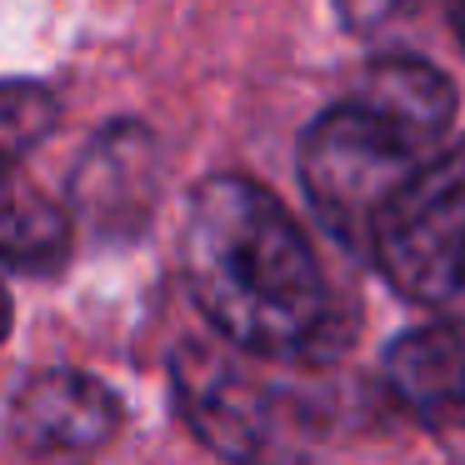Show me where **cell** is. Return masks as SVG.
I'll return each instance as SVG.
<instances>
[{
	"instance_id": "obj_1",
	"label": "cell",
	"mask_w": 465,
	"mask_h": 465,
	"mask_svg": "<svg viewBox=\"0 0 465 465\" xmlns=\"http://www.w3.org/2000/svg\"><path fill=\"white\" fill-rule=\"evenodd\" d=\"M181 275L211 331L251 361L325 365L351 335L315 245L261 181L211 175L195 185Z\"/></svg>"
},
{
	"instance_id": "obj_2",
	"label": "cell",
	"mask_w": 465,
	"mask_h": 465,
	"mask_svg": "<svg viewBox=\"0 0 465 465\" xmlns=\"http://www.w3.org/2000/svg\"><path fill=\"white\" fill-rule=\"evenodd\" d=\"M171 381L185 425L231 465H305L321 445L315 405L261 375L251 355L231 345L185 341Z\"/></svg>"
},
{
	"instance_id": "obj_3",
	"label": "cell",
	"mask_w": 465,
	"mask_h": 465,
	"mask_svg": "<svg viewBox=\"0 0 465 465\" xmlns=\"http://www.w3.org/2000/svg\"><path fill=\"white\" fill-rule=\"evenodd\" d=\"M375 271L411 305L465 321V141L425 155L371 231Z\"/></svg>"
},
{
	"instance_id": "obj_4",
	"label": "cell",
	"mask_w": 465,
	"mask_h": 465,
	"mask_svg": "<svg viewBox=\"0 0 465 465\" xmlns=\"http://www.w3.org/2000/svg\"><path fill=\"white\" fill-rule=\"evenodd\" d=\"M425 155H415L385 121H375L365 105L345 101L315 115L301 135V185L315 205L321 225L345 245L365 255L371 231L391 195L411 181Z\"/></svg>"
},
{
	"instance_id": "obj_5",
	"label": "cell",
	"mask_w": 465,
	"mask_h": 465,
	"mask_svg": "<svg viewBox=\"0 0 465 465\" xmlns=\"http://www.w3.org/2000/svg\"><path fill=\"white\" fill-rule=\"evenodd\" d=\"M161 201V145L141 121H111L71 175L75 221L101 241L141 235Z\"/></svg>"
},
{
	"instance_id": "obj_6",
	"label": "cell",
	"mask_w": 465,
	"mask_h": 465,
	"mask_svg": "<svg viewBox=\"0 0 465 465\" xmlns=\"http://www.w3.org/2000/svg\"><path fill=\"white\" fill-rule=\"evenodd\" d=\"M121 430V401L85 371H35L11 401V435L41 460L101 455Z\"/></svg>"
},
{
	"instance_id": "obj_7",
	"label": "cell",
	"mask_w": 465,
	"mask_h": 465,
	"mask_svg": "<svg viewBox=\"0 0 465 465\" xmlns=\"http://www.w3.org/2000/svg\"><path fill=\"white\" fill-rule=\"evenodd\" d=\"M385 385L415 415L420 430L440 440L455 460H465V331L455 321H435L405 331L385 351Z\"/></svg>"
},
{
	"instance_id": "obj_8",
	"label": "cell",
	"mask_w": 465,
	"mask_h": 465,
	"mask_svg": "<svg viewBox=\"0 0 465 465\" xmlns=\"http://www.w3.org/2000/svg\"><path fill=\"white\" fill-rule=\"evenodd\" d=\"M355 105L385 121L415 155H435L440 141L450 135L455 121V91L435 65L415 61V55H385L371 61L361 75V91L351 95Z\"/></svg>"
},
{
	"instance_id": "obj_9",
	"label": "cell",
	"mask_w": 465,
	"mask_h": 465,
	"mask_svg": "<svg viewBox=\"0 0 465 465\" xmlns=\"http://www.w3.org/2000/svg\"><path fill=\"white\" fill-rule=\"evenodd\" d=\"M71 255V211L55 205L15 165H0V265L5 271H61Z\"/></svg>"
},
{
	"instance_id": "obj_10",
	"label": "cell",
	"mask_w": 465,
	"mask_h": 465,
	"mask_svg": "<svg viewBox=\"0 0 465 465\" xmlns=\"http://www.w3.org/2000/svg\"><path fill=\"white\" fill-rule=\"evenodd\" d=\"M61 121V101L41 81H0V165H15Z\"/></svg>"
},
{
	"instance_id": "obj_11",
	"label": "cell",
	"mask_w": 465,
	"mask_h": 465,
	"mask_svg": "<svg viewBox=\"0 0 465 465\" xmlns=\"http://www.w3.org/2000/svg\"><path fill=\"white\" fill-rule=\"evenodd\" d=\"M335 11L355 35H385L395 25L415 21L425 11V0H335Z\"/></svg>"
},
{
	"instance_id": "obj_12",
	"label": "cell",
	"mask_w": 465,
	"mask_h": 465,
	"mask_svg": "<svg viewBox=\"0 0 465 465\" xmlns=\"http://www.w3.org/2000/svg\"><path fill=\"white\" fill-rule=\"evenodd\" d=\"M11 335V295H5V285H0V341Z\"/></svg>"
}]
</instances>
